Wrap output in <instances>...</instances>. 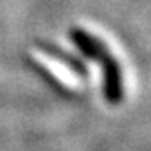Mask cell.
<instances>
[{
    "mask_svg": "<svg viewBox=\"0 0 151 151\" xmlns=\"http://www.w3.org/2000/svg\"><path fill=\"white\" fill-rule=\"evenodd\" d=\"M30 55H32V58L37 62L39 65H42L58 83L65 84L67 88H74L77 84L79 74L76 70H72L67 63H63L60 58H56L55 55L46 53V51H39V49H32Z\"/></svg>",
    "mask_w": 151,
    "mask_h": 151,
    "instance_id": "cell-1",
    "label": "cell"
},
{
    "mask_svg": "<svg viewBox=\"0 0 151 151\" xmlns=\"http://www.w3.org/2000/svg\"><path fill=\"white\" fill-rule=\"evenodd\" d=\"M102 74H104V93L106 99L111 104H118L123 99V81H121V70L119 63L113 58L111 53H107L102 60Z\"/></svg>",
    "mask_w": 151,
    "mask_h": 151,
    "instance_id": "cell-2",
    "label": "cell"
},
{
    "mask_svg": "<svg viewBox=\"0 0 151 151\" xmlns=\"http://www.w3.org/2000/svg\"><path fill=\"white\" fill-rule=\"evenodd\" d=\"M72 40H74V44L90 58V60L100 62V60L109 53L107 47H106L99 39L93 37V35H90V34H86V32L81 30V28L72 30Z\"/></svg>",
    "mask_w": 151,
    "mask_h": 151,
    "instance_id": "cell-3",
    "label": "cell"
}]
</instances>
